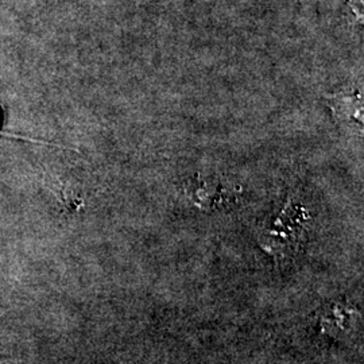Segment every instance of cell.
<instances>
[{
	"label": "cell",
	"mask_w": 364,
	"mask_h": 364,
	"mask_svg": "<svg viewBox=\"0 0 364 364\" xmlns=\"http://www.w3.org/2000/svg\"><path fill=\"white\" fill-rule=\"evenodd\" d=\"M306 218L305 208L289 198L287 207L282 209L272 227L260 230L258 235L260 247L270 252L277 260L285 259L296 251Z\"/></svg>",
	"instance_id": "cell-1"
},
{
	"label": "cell",
	"mask_w": 364,
	"mask_h": 364,
	"mask_svg": "<svg viewBox=\"0 0 364 364\" xmlns=\"http://www.w3.org/2000/svg\"><path fill=\"white\" fill-rule=\"evenodd\" d=\"M332 111L335 112V117H338V122H351L355 120L356 123H363L362 119V99L360 95L356 96H335L326 97Z\"/></svg>",
	"instance_id": "cell-2"
}]
</instances>
